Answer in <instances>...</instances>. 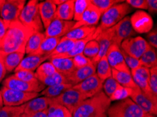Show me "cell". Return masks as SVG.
<instances>
[{
  "mask_svg": "<svg viewBox=\"0 0 157 117\" xmlns=\"http://www.w3.org/2000/svg\"><path fill=\"white\" fill-rule=\"evenodd\" d=\"M45 39V35L43 32H34L30 36L25 46V53L28 55H33L37 51L40 44Z\"/></svg>",
  "mask_w": 157,
  "mask_h": 117,
  "instance_id": "29",
  "label": "cell"
},
{
  "mask_svg": "<svg viewBox=\"0 0 157 117\" xmlns=\"http://www.w3.org/2000/svg\"><path fill=\"white\" fill-rule=\"evenodd\" d=\"M149 84L152 93L157 97V67L150 69Z\"/></svg>",
  "mask_w": 157,
  "mask_h": 117,
  "instance_id": "46",
  "label": "cell"
},
{
  "mask_svg": "<svg viewBox=\"0 0 157 117\" xmlns=\"http://www.w3.org/2000/svg\"><path fill=\"white\" fill-rule=\"evenodd\" d=\"M121 51H122V54H123V58H124L125 63H126V64H127L128 68H129L130 71L135 70L136 69H137L138 68H140V66H141L140 65L139 59H136V58H133V57H132V56H129V55L125 53L122 49H121Z\"/></svg>",
  "mask_w": 157,
  "mask_h": 117,
  "instance_id": "45",
  "label": "cell"
},
{
  "mask_svg": "<svg viewBox=\"0 0 157 117\" xmlns=\"http://www.w3.org/2000/svg\"><path fill=\"white\" fill-rule=\"evenodd\" d=\"M50 102L51 98H49V97L44 96L35 97L25 103L24 114H30L47 110L50 104Z\"/></svg>",
  "mask_w": 157,
  "mask_h": 117,
  "instance_id": "22",
  "label": "cell"
},
{
  "mask_svg": "<svg viewBox=\"0 0 157 117\" xmlns=\"http://www.w3.org/2000/svg\"><path fill=\"white\" fill-rule=\"evenodd\" d=\"M13 76L23 82L28 83H37L39 82L35 75V71L28 70H20L14 73Z\"/></svg>",
  "mask_w": 157,
  "mask_h": 117,
  "instance_id": "42",
  "label": "cell"
},
{
  "mask_svg": "<svg viewBox=\"0 0 157 117\" xmlns=\"http://www.w3.org/2000/svg\"><path fill=\"white\" fill-rule=\"evenodd\" d=\"M73 64L75 69H79L84 68L85 66L89 65V64H92V60L90 58H88L83 53L77 55L72 58Z\"/></svg>",
  "mask_w": 157,
  "mask_h": 117,
  "instance_id": "44",
  "label": "cell"
},
{
  "mask_svg": "<svg viewBox=\"0 0 157 117\" xmlns=\"http://www.w3.org/2000/svg\"><path fill=\"white\" fill-rule=\"evenodd\" d=\"M48 60L53 64L56 71L63 76H68L75 70L72 58H49Z\"/></svg>",
  "mask_w": 157,
  "mask_h": 117,
  "instance_id": "23",
  "label": "cell"
},
{
  "mask_svg": "<svg viewBox=\"0 0 157 117\" xmlns=\"http://www.w3.org/2000/svg\"><path fill=\"white\" fill-rule=\"evenodd\" d=\"M73 86L70 83H61V84L51 86L45 88L40 93L42 96L49 97V98H54L58 97L59 95L62 94L66 90L72 88Z\"/></svg>",
  "mask_w": 157,
  "mask_h": 117,
  "instance_id": "30",
  "label": "cell"
},
{
  "mask_svg": "<svg viewBox=\"0 0 157 117\" xmlns=\"http://www.w3.org/2000/svg\"><path fill=\"white\" fill-rule=\"evenodd\" d=\"M75 22L73 20L66 21L55 18L45 29V37L61 38L72 30Z\"/></svg>",
  "mask_w": 157,
  "mask_h": 117,
  "instance_id": "15",
  "label": "cell"
},
{
  "mask_svg": "<svg viewBox=\"0 0 157 117\" xmlns=\"http://www.w3.org/2000/svg\"><path fill=\"white\" fill-rule=\"evenodd\" d=\"M47 117H73L72 113L61 104L53 102L51 99L47 109Z\"/></svg>",
  "mask_w": 157,
  "mask_h": 117,
  "instance_id": "32",
  "label": "cell"
},
{
  "mask_svg": "<svg viewBox=\"0 0 157 117\" xmlns=\"http://www.w3.org/2000/svg\"><path fill=\"white\" fill-rule=\"evenodd\" d=\"M135 71L137 74H138L142 77L146 79L147 81H149V77H150V69L145 68L143 66H140V68L136 69L135 70H133Z\"/></svg>",
  "mask_w": 157,
  "mask_h": 117,
  "instance_id": "50",
  "label": "cell"
},
{
  "mask_svg": "<svg viewBox=\"0 0 157 117\" xmlns=\"http://www.w3.org/2000/svg\"><path fill=\"white\" fill-rule=\"evenodd\" d=\"M99 44V51L97 56L92 59V63L94 65L96 66L97 63L102 57L105 56L109 48L113 44V34L111 28L109 29L101 30L95 39Z\"/></svg>",
  "mask_w": 157,
  "mask_h": 117,
  "instance_id": "16",
  "label": "cell"
},
{
  "mask_svg": "<svg viewBox=\"0 0 157 117\" xmlns=\"http://www.w3.org/2000/svg\"><path fill=\"white\" fill-rule=\"evenodd\" d=\"M25 2V0H0V17L10 23L18 20Z\"/></svg>",
  "mask_w": 157,
  "mask_h": 117,
  "instance_id": "7",
  "label": "cell"
},
{
  "mask_svg": "<svg viewBox=\"0 0 157 117\" xmlns=\"http://www.w3.org/2000/svg\"><path fill=\"white\" fill-rule=\"evenodd\" d=\"M90 3V0H75L74 1V16L73 21L78 22L81 20V18L86 10L88 5Z\"/></svg>",
  "mask_w": 157,
  "mask_h": 117,
  "instance_id": "38",
  "label": "cell"
},
{
  "mask_svg": "<svg viewBox=\"0 0 157 117\" xmlns=\"http://www.w3.org/2000/svg\"><path fill=\"white\" fill-rule=\"evenodd\" d=\"M27 117H47V109L45 111L39 112L37 113H33L30 114H25Z\"/></svg>",
  "mask_w": 157,
  "mask_h": 117,
  "instance_id": "53",
  "label": "cell"
},
{
  "mask_svg": "<svg viewBox=\"0 0 157 117\" xmlns=\"http://www.w3.org/2000/svg\"><path fill=\"white\" fill-rule=\"evenodd\" d=\"M147 39L148 40V44L151 47L156 49L157 47V31L156 29L150 31L147 35Z\"/></svg>",
  "mask_w": 157,
  "mask_h": 117,
  "instance_id": "48",
  "label": "cell"
},
{
  "mask_svg": "<svg viewBox=\"0 0 157 117\" xmlns=\"http://www.w3.org/2000/svg\"><path fill=\"white\" fill-rule=\"evenodd\" d=\"M124 1H118V0H90L91 4L97 8V9L103 14L111 6L115 5L116 4L121 3Z\"/></svg>",
  "mask_w": 157,
  "mask_h": 117,
  "instance_id": "40",
  "label": "cell"
},
{
  "mask_svg": "<svg viewBox=\"0 0 157 117\" xmlns=\"http://www.w3.org/2000/svg\"><path fill=\"white\" fill-rule=\"evenodd\" d=\"M56 11V6L50 0L39 3V11L40 18L44 29L48 27L54 19Z\"/></svg>",
  "mask_w": 157,
  "mask_h": 117,
  "instance_id": "21",
  "label": "cell"
},
{
  "mask_svg": "<svg viewBox=\"0 0 157 117\" xmlns=\"http://www.w3.org/2000/svg\"><path fill=\"white\" fill-rule=\"evenodd\" d=\"M130 23L135 32L140 34L149 33L153 28L154 21L151 16L144 11H137L130 16Z\"/></svg>",
  "mask_w": 157,
  "mask_h": 117,
  "instance_id": "11",
  "label": "cell"
},
{
  "mask_svg": "<svg viewBox=\"0 0 157 117\" xmlns=\"http://www.w3.org/2000/svg\"><path fill=\"white\" fill-rule=\"evenodd\" d=\"M106 56L111 69L130 74V70L125 63L121 47L118 45L113 43L109 48Z\"/></svg>",
  "mask_w": 157,
  "mask_h": 117,
  "instance_id": "13",
  "label": "cell"
},
{
  "mask_svg": "<svg viewBox=\"0 0 157 117\" xmlns=\"http://www.w3.org/2000/svg\"><path fill=\"white\" fill-rule=\"evenodd\" d=\"M101 15V12L90 2L83 13L81 20L78 22H75L72 30L82 26H96L100 20Z\"/></svg>",
  "mask_w": 157,
  "mask_h": 117,
  "instance_id": "18",
  "label": "cell"
},
{
  "mask_svg": "<svg viewBox=\"0 0 157 117\" xmlns=\"http://www.w3.org/2000/svg\"><path fill=\"white\" fill-rule=\"evenodd\" d=\"M103 83V81L99 79L95 74L78 84L73 86V88L80 91L87 99L101 91Z\"/></svg>",
  "mask_w": 157,
  "mask_h": 117,
  "instance_id": "12",
  "label": "cell"
},
{
  "mask_svg": "<svg viewBox=\"0 0 157 117\" xmlns=\"http://www.w3.org/2000/svg\"><path fill=\"white\" fill-rule=\"evenodd\" d=\"M49 58V56H38V55H28L27 57L23 58L22 61L19 64L14 71L20 70H28L35 71L39 68L40 64L44 63Z\"/></svg>",
  "mask_w": 157,
  "mask_h": 117,
  "instance_id": "20",
  "label": "cell"
},
{
  "mask_svg": "<svg viewBox=\"0 0 157 117\" xmlns=\"http://www.w3.org/2000/svg\"><path fill=\"white\" fill-rule=\"evenodd\" d=\"M99 51V44L96 40H91L88 42L87 44L85 45V47L83 50V55L87 57L88 58L93 59L97 56Z\"/></svg>",
  "mask_w": 157,
  "mask_h": 117,
  "instance_id": "41",
  "label": "cell"
},
{
  "mask_svg": "<svg viewBox=\"0 0 157 117\" xmlns=\"http://www.w3.org/2000/svg\"><path fill=\"white\" fill-rule=\"evenodd\" d=\"M2 100L4 106L17 107L23 105L30 100L40 96L37 93L23 92L2 86L1 89Z\"/></svg>",
  "mask_w": 157,
  "mask_h": 117,
  "instance_id": "6",
  "label": "cell"
},
{
  "mask_svg": "<svg viewBox=\"0 0 157 117\" xmlns=\"http://www.w3.org/2000/svg\"><path fill=\"white\" fill-rule=\"evenodd\" d=\"M25 104L17 107L3 106L0 109V117H18L24 113Z\"/></svg>",
  "mask_w": 157,
  "mask_h": 117,
  "instance_id": "37",
  "label": "cell"
},
{
  "mask_svg": "<svg viewBox=\"0 0 157 117\" xmlns=\"http://www.w3.org/2000/svg\"><path fill=\"white\" fill-rule=\"evenodd\" d=\"M18 117H27V116H26L25 115V114H24V113H23V114H21V116H19Z\"/></svg>",
  "mask_w": 157,
  "mask_h": 117,
  "instance_id": "57",
  "label": "cell"
},
{
  "mask_svg": "<svg viewBox=\"0 0 157 117\" xmlns=\"http://www.w3.org/2000/svg\"><path fill=\"white\" fill-rule=\"evenodd\" d=\"M111 28L113 34V42L119 46L123 41L135 35L130 23V16H128Z\"/></svg>",
  "mask_w": 157,
  "mask_h": 117,
  "instance_id": "14",
  "label": "cell"
},
{
  "mask_svg": "<svg viewBox=\"0 0 157 117\" xmlns=\"http://www.w3.org/2000/svg\"><path fill=\"white\" fill-rule=\"evenodd\" d=\"M125 2L132 8L147 10V0H127Z\"/></svg>",
  "mask_w": 157,
  "mask_h": 117,
  "instance_id": "47",
  "label": "cell"
},
{
  "mask_svg": "<svg viewBox=\"0 0 157 117\" xmlns=\"http://www.w3.org/2000/svg\"><path fill=\"white\" fill-rule=\"evenodd\" d=\"M137 105H138L144 112L151 115L156 116L157 104L151 102L138 87L133 89L132 93L130 97Z\"/></svg>",
  "mask_w": 157,
  "mask_h": 117,
  "instance_id": "17",
  "label": "cell"
},
{
  "mask_svg": "<svg viewBox=\"0 0 157 117\" xmlns=\"http://www.w3.org/2000/svg\"><path fill=\"white\" fill-rule=\"evenodd\" d=\"M133 89L130 88L123 87L120 84L117 85L113 94L109 97L111 102L112 101H120L126 98H130L132 93Z\"/></svg>",
  "mask_w": 157,
  "mask_h": 117,
  "instance_id": "36",
  "label": "cell"
},
{
  "mask_svg": "<svg viewBox=\"0 0 157 117\" xmlns=\"http://www.w3.org/2000/svg\"><path fill=\"white\" fill-rule=\"evenodd\" d=\"M4 52L0 50V83L3 80L6 73V70L4 63Z\"/></svg>",
  "mask_w": 157,
  "mask_h": 117,
  "instance_id": "51",
  "label": "cell"
},
{
  "mask_svg": "<svg viewBox=\"0 0 157 117\" xmlns=\"http://www.w3.org/2000/svg\"><path fill=\"white\" fill-rule=\"evenodd\" d=\"M56 72V70L53 64L50 62H44V63L40 64L39 68L35 70V75L37 80L40 82L43 79L47 77Z\"/></svg>",
  "mask_w": 157,
  "mask_h": 117,
  "instance_id": "35",
  "label": "cell"
},
{
  "mask_svg": "<svg viewBox=\"0 0 157 117\" xmlns=\"http://www.w3.org/2000/svg\"><path fill=\"white\" fill-rule=\"evenodd\" d=\"M118 83L116 82V80L111 76L104 81L103 83V89L104 93H105L107 97H110L111 95L113 94V93L115 90L116 86H117Z\"/></svg>",
  "mask_w": 157,
  "mask_h": 117,
  "instance_id": "43",
  "label": "cell"
},
{
  "mask_svg": "<svg viewBox=\"0 0 157 117\" xmlns=\"http://www.w3.org/2000/svg\"><path fill=\"white\" fill-rule=\"evenodd\" d=\"M140 65L149 69L157 67V57L155 49L150 47L139 59Z\"/></svg>",
  "mask_w": 157,
  "mask_h": 117,
  "instance_id": "33",
  "label": "cell"
},
{
  "mask_svg": "<svg viewBox=\"0 0 157 117\" xmlns=\"http://www.w3.org/2000/svg\"><path fill=\"white\" fill-rule=\"evenodd\" d=\"M96 75L103 82L111 76V68L108 63L106 55L97 63Z\"/></svg>",
  "mask_w": 157,
  "mask_h": 117,
  "instance_id": "31",
  "label": "cell"
},
{
  "mask_svg": "<svg viewBox=\"0 0 157 117\" xmlns=\"http://www.w3.org/2000/svg\"><path fill=\"white\" fill-rule=\"evenodd\" d=\"M75 42L76 41H73V40L65 39V38L61 37L60 42H59L58 45H57L53 52L50 54L49 58L59 56V55L65 54L66 53H68V52H69L71 50L73 49Z\"/></svg>",
  "mask_w": 157,
  "mask_h": 117,
  "instance_id": "34",
  "label": "cell"
},
{
  "mask_svg": "<svg viewBox=\"0 0 157 117\" xmlns=\"http://www.w3.org/2000/svg\"><path fill=\"white\" fill-rule=\"evenodd\" d=\"M121 49L129 56L140 59L151 46L142 37H132L125 39L121 44Z\"/></svg>",
  "mask_w": 157,
  "mask_h": 117,
  "instance_id": "8",
  "label": "cell"
},
{
  "mask_svg": "<svg viewBox=\"0 0 157 117\" xmlns=\"http://www.w3.org/2000/svg\"><path fill=\"white\" fill-rule=\"evenodd\" d=\"M96 29L97 26H91V27L82 26V27L71 30L64 37H63V38L73 40V41L81 40L93 34Z\"/></svg>",
  "mask_w": 157,
  "mask_h": 117,
  "instance_id": "25",
  "label": "cell"
},
{
  "mask_svg": "<svg viewBox=\"0 0 157 117\" xmlns=\"http://www.w3.org/2000/svg\"><path fill=\"white\" fill-rule=\"evenodd\" d=\"M33 32L18 20L10 23L0 44V50L6 53L21 52L25 53L28 40Z\"/></svg>",
  "mask_w": 157,
  "mask_h": 117,
  "instance_id": "1",
  "label": "cell"
},
{
  "mask_svg": "<svg viewBox=\"0 0 157 117\" xmlns=\"http://www.w3.org/2000/svg\"><path fill=\"white\" fill-rule=\"evenodd\" d=\"M92 117H107V114H100V115H97Z\"/></svg>",
  "mask_w": 157,
  "mask_h": 117,
  "instance_id": "56",
  "label": "cell"
},
{
  "mask_svg": "<svg viewBox=\"0 0 157 117\" xmlns=\"http://www.w3.org/2000/svg\"><path fill=\"white\" fill-rule=\"evenodd\" d=\"M50 1L55 5H60V4L64 3L66 2V0H50Z\"/></svg>",
  "mask_w": 157,
  "mask_h": 117,
  "instance_id": "54",
  "label": "cell"
},
{
  "mask_svg": "<svg viewBox=\"0 0 157 117\" xmlns=\"http://www.w3.org/2000/svg\"><path fill=\"white\" fill-rule=\"evenodd\" d=\"M111 76L118 84L123 87L132 88V89L137 87V86L133 81L131 74H128L111 69Z\"/></svg>",
  "mask_w": 157,
  "mask_h": 117,
  "instance_id": "28",
  "label": "cell"
},
{
  "mask_svg": "<svg viewBox=\"0 0 157 117\" xmlns=\"http://www.w3.org/2000/svg\"><path fill=\"white\" fill-rule=\"evenodd\" d=\"M37 0H30L25 5L18 17V20L33 32H42L44 30L39 11Z\"/></svg>",
  "mask_w": 157,
  "mask_h": 117,
  "instance_id": "4",
  "label": "cell"
},
{
  "mask_svg": "<svg viewBox=\"0 0 157 117\" xmlns=\"http://www.w3.org/2000/svg\"><path fill=\"white\" fill-rule=\"evenodd\" d=\"M95 74H96V66L92 63L84 68L75 69L69 75L66 76V78L68 83H70L73 86Z\"/></svg>",
  "mask_w": 157,
  "mask_h": 117,
  "instance_id": "19",
  "label": "cell"
},
{
  "mask_svg": "<svg viewBox=\"0 0 157 117\" xmlns=\"http://www.w3.org/2000/svg\"><path fill=\"white\" fill-rule=\"evenodd\" d=\"M3 106H4L3 100H2V93H1V90H0V109H1Z\"/></svg>",
  "mask_w": 157,
  "mask_h": 117,
  "instance_id": "55",
  "label": "cell"
},
{
  "mask_svg": "<svg viewBox=\"0 0 157 117\" xmlns=\"http://www.w3.org/2000/svg\"><path fill=\"white\" fill-rule=\"evenodd\" d=\"M132 9L124 1L116 4L102 14L98 27L101 30L113 27L132 11Z\"/></svg>",
  "mask_w": 157,
  "mask_h": 117,
  "instance_id": "5",
  "label": "cell"
},
{
  "mask_svg": "<svg viewBox=\"0 0 157 117\" xmlns=\"http://www.w3.org/2000/svg\"><path fill=\"white\" fill-rule=\"evenodd\" d=\"M74 1L75 0H67L56 6L55 18L66 21L73 20L74 16Z\"/></svg>",
  "mask_w": 157,
  "mask_h": 117,
  "instance_id": "24",
  "label": "cell"
},
{
  "mask_svg": "<svg viewBox=\"0 0 157 117\" xmlns=\"http://www.w3.org/2000/svg\"><path fill=\"white\" fill-rule=\"evenodd\" d=\"M111 100L103 91L82 101L74 112L73 117H92L106 114Z\"/></svg>",
  "mask_w": 157,
  "mask_h": 117,
  "instance_id": "2",
  "label": "cell"
},
{
  "mask_svg": "<svg viewBox=\"0 0 157 117\" xmlns=\"http://www.w3.org/2000/svg\"><path fill=\"white\" fill-rule=\"evenodd\" d=\"M61 38L55 37H45V39L40 44L39 49L33 55H38V56H50V54L55 49L59 42H60Z\"/></svg>",
  "mask_w": 157,
  "mask_h": 117,
  "instance_id": "27",
  "label": "cell"
},
{
  "mask_svg": "<svg viewBox=\"0 0 157 117\" xmlns=\"http://www.w3.org/2000/svg\"><path fill=\"white\" fill-rule=\"evenodd\" d=\"M147 10L150 13L156 14L157 12V1L156 0H147Z\"/></svg>",
  "mask_w": 157,
  "mask_h": 117,
  "instance_id": "52",
  "label": "cell"
},
{
  "mask_svg": "<svg viewBox=\"0 0 157 117\" xmlns=\"http://www.w3.org/2000/svg\"><path fill=\"white\" fill-rule=\"evenodd\" d=\"M40 82L43 83L45 86H51L61 84V83H68L66 76L59 73L58 71L43 79L42 81H40Z\"/></svg>",
  "mask_w": 157,
  "mask_h": 117,
  "instance_id": "39",
  "label": "cell"
},
{
  "mask_svg": "<svg viewBox=\"0 0 157 117\" xmlns=\"http://www.w3.org/2000/svg\"><path fill=\"white\" fill-rule=\"evenodd\" d=\"M4 87L10 88L23 92L37 93L42 92L45 88V86L40 82L37 83H28L21 81L11 75L5 79L2 82Z\"/></svg>",
  "mask_w": 157,
  "mask_h": 117,
  "instance_id": "10",
  "label": "cell"
},
{
  "mask_svg": "<svg viewBox=\"0 0 157 117\" xmlns=\"http://www.w3.org/2000/svg\"><path fill=\"white\" fill-rule=\"evenodd\" d=\"M51 99L56 103L65 107L73 114L79 104L87 98L80 91L72 87L58 97Z\"/></svg>",
  "mask_w": 157,
  "mask_h": 117,
  "instance_id": "9",
  "label": "cell"
},
{
  "mask_svg": "<svg viewBox=\"0 0 157 117\" xmlns=\"http://www.w3.org/2000/svg\"><path fill=\"white\" fill-rule=\"evenodd\" d=\"M24 53L21 52H13V53H4V63L6 71L11 72L16 69L21 62L24 58Z\"/></svg>",
  "mask_w": 157,
  "mask_h": 117,
  "instance_id": "26",
  "label": "cell"
},
{
  "mask_svg": "<svg viewBox=\"0 0 157 117\" xmlns=\"http://www.w3.org/2000/svg\"><path fill=\"white\" fill-rule=\"evenodd\" d=\"M9 24H10V22L4 20L3 19L0 18V44H1L2 39H3L4 35L6 34V30L9 26Z\"/></svg>",
  "mask_w": 157,
  "mask_h": 117,
  "instance_id": "49",
  "label": "cell"
},
{
  "mask_svg": "<svg viewBox=\"0 0 157 117\" xmlns=\"http://www.w3.org/2000/svg\"><path fill=\"white\" fill-rule=\"evenodd\" d=\"M106 114L108 117H156L144 112L130 98L120 100L110 105Z\"/></svg>",
  "mask_w": 157,
  "mask_h": 117,
  "instance_id": "3",
  "label": "cell"
}]
</instances>
